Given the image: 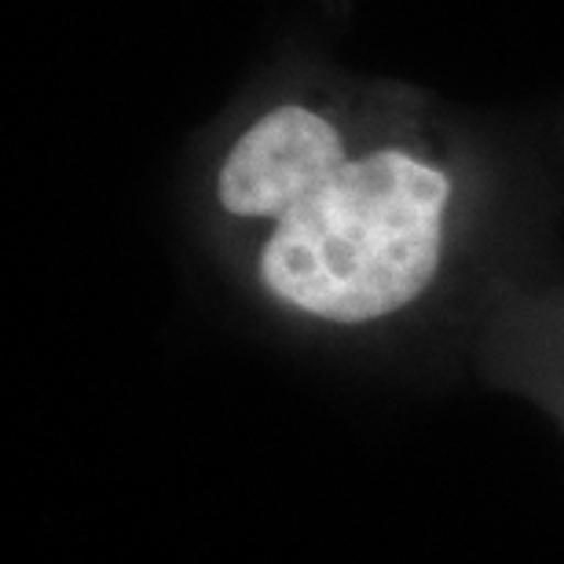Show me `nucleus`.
<instances>
[{
    "label": "nucleus",
    "instance_id": "2",
    "mask_svg": "<svg viewBox=\"0 0 564 564\" xmlns=\"http://www.w3.org/2000/svg\"><path fill=\"white\" fill-rule=\"evenodd\" d=\"M469 359L484 386L532 403L564 436V275L513 279L484 312Z\"/></svg>",
    "mask_w": 564,
    "mask_h": 564
},
{
    "label": "nucleus",
    "instance_id": "1",
    "mask_svg": "<svg viewBox=\"0 0 564 564\" xmlns=\"http://www.w3.org/2000/svg\"><path fill=\"white\" fill-rule=\"evenodd\" d=\"M198 239L257 315L337 352L458 334L532 272V213L425 96L341 74L261 88L206 147Z\"/></svg>",
    "mask_w": 564,
    "mask_h": 564
}]
</instances>
